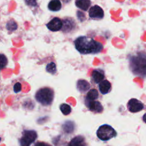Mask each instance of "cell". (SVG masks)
I'll return each instance as SVG.
<instances>
[{
    "instance_id": "6da1fadb",
    "label": "cell",
    "mask_w": 146,
    "mask_h": 146,
    "mask_svg": "<svg viewBox=\"0 0 146 146\" xmlns=\"http://www.w3.org/2000/svg\"><path fill=\"white\" fill-rule=\"evenodd\" d=\"M76 50L81 54H96L100 52L103 44L94 40L92 38L87 36H80L74 40Z\"/></svg>"
},
{
    "instance_id": "7a4b0ae2",
    "label": "cell",
    "mask_w": 146,
    "mask_h": 146,
    "mask_svg": "<svg viewBox=\"0 0 146 146\" xmlns=\"http://www.w3.org/2000/svg\"><path fill=\"white\" fill-rule=\"evenodd\" d=\"M37 102L43 106H50L54 99V90L50 87H43L39 89L35 95Z\"/></svg>"
},
{
    "instance_id": "3957f363",
    "label": "cell",
    "mask_w": 146,
    "mask_h": 146,
    "mask_svg": "<svg viewBox=\"0 0 146 146\" xmlns=\"http://www.w3.org/2000/svg\"><path fill=\"white\" fill-rule=\"evenodd\" d=\"M97 137L102 141H107L117 136L115 129L111 125L103 124L96 131Z\"/></svg>"
},
{
    "instance_id": "277c9868",
    "label": "cell",
    "mask_w": 146,
    "mask_h": 146,
    "mask_svg": "<svg viewBox=\"0 0 146 146\" xmlns=\"http://www.w3.org/2000/svg\"><path fill=\"white\" fill-rule=\"evenodd\" d=\"M38 134L35 130L25 129L22 132V136L19 139V145L22 146H29L37 139Z\"/></svg>"
},
{
    "instance_id": "5b68a950",
    "label": "cell",
    "mask_w": 146,
    "mask_h": 146,
    "mask_svg": "<svg viewBox=\"0 0 146 146\" xmlns=\"http://www.w3.org/2000/svg\"><path fill=\"white\" fill-rule=\"evenodd\" d=\"M128 110L132 113H136L142 111L144 108V104L135 98L131 99L127 103Z\"/></svg>"
},
{
    "instance_id": "8992f818",
    "label": "cell",
    "mask_w": 146,
    "mask_h": 146,
    "mask_svg": "<svg viewBox=\"0 0 146 146\" xmlns=\"http://www.w3.org/2000/svg\"><path fill=\"white\" fill-rule=\"evenodd\" d=\"M84 103L88 110L94 113H101L103 111V107L100 102L95 100H88L85 99Z\"/></svg>"
},
{
    "instance_id": "52a82bcc",
    "label": "cell",
    "mask_w": 146,
    "mask_h": 146,
    "mask_svg": "<svg viewBox=\"0 0 146 146\" xmlns=\"http://www.w3.org/2000/svg\"><path fill=\"white\" fill-rule=\"evenodd\" d=\"M89 16L92 19H100L104 17L103 10L98 5H95L91 7L89 10Z\"/></svg>"
},
{
    "instance_id": "ba28073f",
    "label": "cell",
    "mask_w": 146,
    "mask_h": 146,
    "mask_svg": "<svg viewBox=\"0 0 146 146\" xmlns=\"http://www.w3.org/2000/svg\"><path fill=\"white\" fill-rule=\"evenodd\" d=\"M63 22L61 19L58 17L52 18L48 23L46 24V27L51 31H58L62 29Z\"/></svg>"
},
{
    "instance_id": "9c48e42d",
    "label": "cell",
    "mask_w": 146,
    "mask_h": 146,
    "mask_svg": "<svg viewBox=\"0 0 146 146\" xmlns=\"http://www.w3.org/2000/svg\"><path fill=\"white\" fill-rule=\"evenodd\" d=\"M91 78H92V81L95 83L98 84L101 81L104 79V78H105L104 72L103 70L100 68L95 69L92 72Z\"/></svg>"
},
{
    "instance_id": "30bf717a",
    "label": "cell",
    "mask_w": 146,
    "mask_h": 146,
    "mask_svg": "<svg viewBox=\"0 0 146 146\" xmlns=\"http://www.w3.org/2000/svg\"><path fill=\"white\" fill-rule=\"evenodd\" d=\"M77 90L80 93H85L90 88V84L84 79H79L76 83Z\"/></svg>"
},
{
    "instance_id": "8fae6325",
    "label": "cell",
    "mask_w": 146,
    "mask_h": 146,
    "mask_svg": "<svg viewBox=\"0 0 146 146\" xmlns=\"http://www.w3.org/2000/svg\"><path fill=\"white\" fill-rule=\"evenodd\" d=\"M98 84H99V90L102 94L106 95L111 91V84L108 80L106 79H104Z\"/></svg>"
},
{
    "instance_id": "7c38bea8",
    "label": "cell",
    "mask_w": 146,
    "mask_h": 146,
    "mask_svg": "<svg viewBox=\"0 0 146 146\" xmlns=\"http://www.w3.org/2000/svg\"><path fill=\"white\" fill-rule=\"evenodd\" d=\"M75 5L80 9L87 11L91 5V1L90 0H76Z\"/></svg>"
},
{
    "instance_id": "4fadbf2b",
    "label": "cell",
    "mask_w": 146,
    "mask_h": 146,
    "mask_svg": "<svg viewBox=\"0 0 146 146\" xmlns=\"http://www.w3.org/2000/svg\"><path fill=\"white\" fill-rule=\"evenodd\" d=\"M62 4L59 0H51L48 5V8L52 11H58L61 9Z\"/></svg>"
},
{
    "instance_id": "5bb4252c",
    "label": "cell",
    "mask_w": 146,
    "mask_h": 146,
    "mask_svg": "<svg viewBox=\"0 0 146 146\" xmlns=\"http://www.w3.org/2000/svg\"><path fill=\"white\" fill-rule=\"evenodd\" d=\"M85 140L84 138L80 135L76 136L74 138H73L70 143H69V145H82L84 144Z\"/></svg>"
},
{
    "instance_id": "9a60e30c",
    "label": "cell",
    "mask_w": 146,
    "mask_h": 146,
    "mask_svg": "<svg viewBox=\"0 0 146 146\" xmlns=\"http://www.w3.org/2000/svg\"><path fill=\"white\" fill-rule=\"evenodd\" d=\"M99 97V92L96 89L92 88L88 91L85 99L88 100H96Z\"/></svg>"
},
{
    "instance_id": "2e32d148",
    "label": "cell",
    "mask_w": 146,
    "mask_h": 146,
    "mask_svg": "<svg viewBox=\"0 0 146 146\" xmlns=\"http://www.w3.org/2000/svg\"><path fill=\"white\" fill-rule=\"evenodd\" d=\"M60 110L62 113L64 115H69L72 111L71 107L70 105L66 103H63L60 106Z\"/></svg>"
},
{
    "instance_id": "e0dca14e",
    "label": "cell",
    "mask_w": 146,
    "mask_h": 146,
    "mask_svg": "<svg viewBox=\"0 0 146 146\" xmlns=\"http://www.w3.org/2000/svg\"><path fill=\"white\" fill-rule=\"evenodd\" d=\"M46 70L47 72L51 74H55L56 73V66L54 62H50L48 63L46 67Z\"/></svg>"
},
{
    "instance_id": "ac0fdd59",
    "label": "cell",
    "mask_w": 146,
    "mask_h": 146,
    "mask_svg": "<svg viewBox=\"0 0 146 146\" xmlns=\"http://www.w3.org/2000/svg\"><path fill=\"white\" fill-rule=\"evenodd\" d=\"M18 25L17 23L13 21V20H10L7 22L6 24V29L8 31H14L17 29Z\"/></svg>"
},
{
    "instance_id": "d6986e66",
    "label": "cell",
    "mask_w": 146,
    "mask_h": 146,
    "mask_svg": "<svg viewBox=\"0 0 146 146\" xmlns=\"http://www.w3.org/2000/svg\"><path fill=\"white\" fill-rule=\"evenodd\" d=\"M7 63L8 60L6 56L3 54H0V70L5 68L7 64Z\"/></svg>"
},
{
    "instance_id": "ffe728a7",
    "label": "cell",
    "mask_w": 146,
    "mask_h": 146,
    "mask_svg": "<svg viewBox=\"0 0 146 146\" xmlns=\"http://www.w3.org/2000/svg\"><path fill=\"white\" fill-rule=\"evenodd\" d=\"M22 90V85L19 82H17L13 87V90L15 93L19 92Z\"/></svg>"
},
{
    "instance_id": "44dd1931",
    "label": "cell",
    "mask_w": 146,
    "mask_h": 146,
    "mask_svg": "<svg viewBox=\"0 0 146 146\" xmlns=\"http://www.w3.org/2000/svg\"><path fill=\"white\" fill-rule=\"evenodd\" d=\"M25 3L27 5L30 6H36V0H25Z\"/></svg>"
}]
</instances>
